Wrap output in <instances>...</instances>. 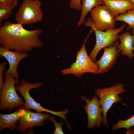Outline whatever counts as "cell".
Masks as SVG:
<instances>
[{"mask_svg": "<svg viewBox=\"0 0 134 134\" xmlns=\"http://www.w3.org/2000/svg\"><path fill=\"white\" fill-rule=\"evenodd\" d=\"M22 25L5 21L0 28V43L1 46L22 53L31 52L43 45L39 36L43 32L38 29L30 31Z\"/></svg>", "mask_w": 134, "mask_h": 134, "instance_id": "6da1fadb", "label": "cell"}, {"mask_svg": "<svg viewBox=\"0 0 134 134\" xmlns=\"http://www.w3.org/2000/svg\"><path fill=\"white\" fill-rule=\"evenodd\" d=\"M89 35L85 39L80 49L77 52L75 62L71 64L70 68L62 70V74H71L79 77L85 73L99 74L98 66L91 60L86 49L85 43Z\"/></svg>", "mask_w": 134, "mask_h": 134, "instance_id": "7a4b0ae2", "label": "cell"}, {"mask_svg": "<svg viewBox=\"0 0 134 134\" xmlns=\"http://www.w3.org/2000/svg\"><path fill=\"white\" fill-rule=\"evenodd\" d=\"M20 82L19 79H15L11 74L5 75L4 85L0 90V110L11 111L15 107L24 105L23 99L18 96L15 86L16 84Z\"/></svg>", "mask_w": 134, "mask_h": 134, "instance_id": "3957f363", "label": "cell"}, {"mask_svg": "<svg viewBox=\"0 0 134 134\" xmlns=\"http://www.w3.org/2000/svg\"><path fill=\"white\" fill-rule=\"evenodd\" d=\"M43 84L42 82L30 83L24 79H22L20 84L16 85V90L20 93L25 100L23 107L26 109H34L37 112L44 111L50 113L65 120L66 119V115L68 113L67 109L62 111H56L46 109L42 107L40 103L36 101L31 96L29 93L31 89L38 88L42 86Z\"/></svg>", "mask_w": 134, "mask_h": 134, "instance_id": "277c9868", "label": "cell"}, {"mask_svg": "<svg viewBox=\"0 0 134 134\" xmlns=\"http://www.w3.org/2000/svg\"><path fill=\"white\" fill-rule=\"evenodd\" d=\"M124 85L119 83L107 88L96 89L95 92L100 99L101 106L103 121L102 124L105 126H108L106 114L108 110L113 103L122 102V99L119 95L125 91Z\"/></svg>", "mask_w": 134, "mask_h": 134, "instance_id": "5b68a950", "label": "cell"}, {"mask_svg": "<svg viewBox=\"0 0 134 134\" xmlns=\"http://www.w3.org/2000/svg\"><path fill=\"white\" fill-rule=\"evenodd\" d=\"M39 0H23L16 12L15 20L22 25H30L42 20L43 13Z\"/></svg>", "mask_w": 134, "mask_h": 134, "instance_id": "8992f818", "label": "cell"}, {"mask_svg": "<svg viewBox=\"0 0 134 134\" xmlns=\"http://www.w3.org/2000/svg\"><path fill=\"white\" fill-rule=\"evenodd\" d=\"M91 18H87L84 23L85 27L90 26L94 29L104 31L114 28L116 20L111 12L105 5H100L90 11Z\"/></svg>", "mask_w": 134, "mask_h": 134, "instance_id": "52a82bcc", "label": "cell"}, {"mask_svg": "<svg viewBox=\"0 0 134 134\" xmlns=\"http://www.w3.org/2000/svg\"><path fill=\"white\" fill-rule=\"evenodd\" d=\"M127 23H124L120 28H109L104 32L96 29L94 31L95 34L96 41L95 45L90 54L89 57L94 62L96 61V58L100 50L104 47H110L118 40L119 33L123 31L127 26Z\"/></svg>", "mask_w": 134, "mask_h": 134, "instance_id": "ba28073f", "label": "cell"}, {"mask_svg": "<svg viewBox=\"0 0 134 134\" xmlns=\"http://www.w3.org/2000/svg\"><path fill=\"white\" fill-rule=\"evenodd\" d=\"M20 118L17 128L20 133L25 134L27 129L35 127L43 126V122L49 119L50 116L48 113L34 112L23 106L19 108Z\"/></svg>", "mask_w": 134, "mask_h": 134, "instance_id": "9c48e42d", "label": "cell"}, {"mask_svg": "<svg viewBox=\"0 0 134 134\" xmlns=\"http://www.w3.org/2000/svg\"><path fill=\"white\" fill-rule=\"evenodd\" d=\"M81 99L85 101L86 104L83 108L87 115L88 128L92 129L96 127L100 128L103 124V118L101 115L102 110L99 97L95 95L90 100L86 96H82Z\"/></svg>", "mask_w": 134, "mask_h": 134, "instance_id": "30bf717a", "label": "cell"}, {"mask_svg": "<svg viewBox=\"0 0 134 134\" xmlns=\"http://www.w3.org/2000/svg\"><path fill=\"white\" fill-rule=\"evenodd\" d=\"M118 40L112 46L103 48V54L100 59L95 62L99 69V73L103 74L109 71L116 62L121 51L119 48Z\"/></svg>", "mask_w": 134, "mask_h": 134, "instance_id": "8fae6325", "label": "cell"}, {"mask_svg": "<svg viewBox=\"0 0 134 134\" xmlns=\"http://www.w3.org/2000/svg\"><path fill=\"white\" fill-rule=\"evenodd\" d=\"M29 56L27 53L13 51L7 48L0 47V58L4 57L9 64L8 69L4 72L5 75L11 74L16 79L19 78L17 71L18 66L20 62Z\"/></svg>", "mask_w": 134, "mask_h": 134, "instance_id": "7c38bea8", "label": "cell"}, {"mask_svg": "<svg viewBox=\"0 0 134 134\" xmlns=\"http://www.w3.org/2000/svg\"><path fill=\"white\" fill-rule=\"evenodd\" d=\"M114 17L134 9V4L125 0H102Z\"/></svg>", "mask_w": 134, "mask_h": 134, "instance_id": "4fadbf2b", "label": "cell"}, {"mask_svg": "<svg viewBox=\"0 0 134 134\" xmlns=\"http://www.w3.org/2000/svg\"><path fill=\"white\" fill-rule=\"evenodd\" d=\"M20 118L19 110L9 114H0V131L6 128L11 131L17 129Z\"/></svg>", "mask_w": 134, "mask_h": 134, "instance_id": "5bb4252c", "label": "cell"}, {"mask_svg": "<svg viewBox=\"0 0 134 134\" xmlns=\"http://www.w3.org/2000/svg\"><path fill=\"white\" fill-rule=\"evenodd\" d=\"M118 39L120 42L119 48L121 53L123 56H126L130 59L134 57L133 52V37L128 32H126L119 35Z\"/></svg>", "mask_w": 134, "mask_h": 134, "instance_id": "9a60e30c", "label": "cell"}, {"mask_svg": "<svg viewBox=\"0 0 134 134\" xmlns=\"http://www.w3.org/2000/svg\"><path fill=\"white\" fill-rule=\"evenodd\" d=\"M82 2L81 12L77 26L79 27L85 22V18L88 13L95 7L101 5H105L102 0H81Z\"/></svg>", "mask_w": 134, "mask_h": 134, "instance_id": "2e32d148", "label": "cell"}, {"mask_svg": "<svg viewBox=\"0 0 134 134\" xmlns=\"http://www.w3.org/2000/svg\"><path fill=\"white\" fill-rule=\"evenodd\" d=\"M114 19L116 21L125 22L129 26L127 30L132 28V31H134V9L129 10L124 13L120 14L115 17Z\"/></svg>", "mask_w": 134, "mask_h": 134, "instance_id": "e0dca14e", "label": "cell"}, {"mask_svg": "<svg viewBox=\"0 0 134 134\" xmlns=\"http://www.w3.org/2000/svg\"><path fill=\"white\" fill-rule=\"evenodd\" d=\"M134 126V114L132 117L127 120H122L118 119V122L112 125L111 129L113 131L121 128H126L128 129Z\"/></svg>", "mask_w": 134, "mask_h": 134, "instance_id": "ac0fdd59", "label": "cell"}, {"mask_svg": "<svg viewBox=\"0 0 134 134\" xmlns=\"http://www.w3.org/2000/svg\"><path fill=\"white\" fill-rule=\"evenodd\" d=\"M12 9L9 6L0 4V25L3 21L8 18L10 16Z\"/></svg>", "mask_w": 134, "mask_h": 134, "instance_id": "d6986e66", "label": "cell"}, {"mask_svg": "<svg viewBox=\"0 0 134 134\" xmlns=\"http://www.w3.org/2000/svg\"><path fill=\"white\" fill-rule=\"evenodd\" d=\"M53 122L55 127V130L52 134H63L64 133L62 128V126L64 124L63 121H61L58 123L56 121L54 117L50 116L48 119Z\"/></svg>", "mask_w": 134, "mask_h": 134, "instance_id": "ffe728a7", "label": "cell"}, {"mask_svg": "<svg viewBox=\"0 0 134 134\" xmlns=\"http://www.w3.org/2000/svg\"><path fill=\"white\" fill-rule=\"evenodd\" d=\"M19 0H0V4L5 5L10 7L12 9L16 7Z\"/></svg>", "mask_w": 134, "mask_h": 134, "instance_id": "44dd1931", "label": "cell"}, {"mask_svg": "<svg viewBox=\"0 0 134 134\" xmlns=\"http://www.w3.org/2000/svg\"><path fill=\"white\" fill-rule=\"evenodd\" d=\"M7 64V63L6 62H3L0 64V90L2 89L4 84L3 75L4 73L3 72L6 69Z\"/></svg>", "mask_w": 134, "mask_h": 134, "instance_id": "7402d4cb", "label": "cell"}, {"mask_svg": "<svg viewBox=\"0 0 134 134\" xmlns=\"http://www.w3.org/2000/svg\"><path fill=\"white\" fill-rule=\"evenodd\" d=\"M69 6L71 8L79 11L81 10L82 3L81 0H70Z\"/></svg>", "mask_w": 134, "mask_h": 134, "instance_id": "603a6c76", "label": "cell"}, {"mask_svg": "<svg viewBox=\"0 0 134 134\" xmlns=\"http://www.w3.org/2000/svg\"><path fill=\"white\" fill-rule=\"evenodd\" d=\"M132 36L133 37V46L134 47L133 51L134 53V32L132 31Z\"/></svg>", "mask_w": 134, "mask_h": 134, "instance_id": "cb8c5ba5", "label": "cell"}, {"mask_svg": "<svg viewBox=\"0 0 134 134\" xmlns=\"http://www.w3.org/2000/svg\"><path fill=\"white\" fill-rule=\"evenodd\" d=\"M133 4H134V0H125Z\"/></svg>", "mask_w": 134, "mask_h": 134, "instance_id": "d4e9b609", "label": "cell"}, {"mask_svg": "<svg viewBox=\"0 0 134 134\" xmlns=\"http://www.w3.org/2000/svg\"><path fill=\"white\" fill-rule=\"evenodd\" d=\"M132 31L134 32V31Z\"/></svg>", "mask_w": 134, "mask_h": 134, "instance_id": "484cf974", "label": "cell"}, {"mask_svg": "<svg viewBox=\"0 0 134 134\" xmlns=\"http://www.w3.org/2000/svg\"></svg>", "mask_w": 134, "mask_h": 134, "instance_id": "4316f807", "label": "cell"}]
</instances>
